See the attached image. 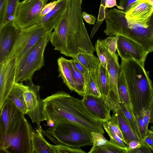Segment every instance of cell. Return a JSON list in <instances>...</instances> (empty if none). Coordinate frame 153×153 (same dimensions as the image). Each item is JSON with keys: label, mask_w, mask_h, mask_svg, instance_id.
I'll return each mask as SVG.
<instances>
[{"label": "cell", "mask_w": 153, "mask_h": 153, "mask_svg": "<svg viewBox=\"0 0 153 153\" xmlns=\"http://www.w3.org/2000/svg\"><path fill=\"white\" fill-rule=\"evenodd\" d=\"M83 0H68L60 20L49 35L54 49L72 58L80 53L93 54L95 48L83 21Z\"/></svg>", "instance_id": "6da1fadb"}, {"label": "cell", "mask_w": 153, "mask_h": 153, "mask_svg": "<svg viewBox=\"0 0 153 153\" xmlns=\"http://www.w3.org/2000/svg\"><path fill=\"white\" fill-rule=\"evenodd\" d=\"M43 112L47 121L55 124L66 119L76 123L91 132H105L103 122L96 120L86 110L82 100L76 98L63 91H59L42 100Z\"/></svg>", "instance_id": "7a4b0ae2"}, {"label": "cell", "mask_w": 153, "mask_h": 153, "mask_svg": "<svg viewBox=\"0 0 153 153\" xmlns=\"http://www.w3.org/2000/svg\"><path fill=\"white\" fill-rule=\"evenodd\" d=\"M106 27L104 33L109 36H122L140 45L149 53L153 52V13L146 22L127 20L125 13L118 9L105 11Z\"/></svg>", "instance_id": "3957f363"}, {"label": "cell", "mask_w": 153, "mask_h": 153, "mask_svg": "<svg viewBox=\"0 0 153 153\" xmlns=\"http://www.w3.org/2000/svg\"><path fill=\"white\" fill-rule=\"evenodd\" d=\"M120 70L124 74L135 116L146 109L153 94V85L149 72L135 59H121Z\"/></svg>", "instance_id": "277c9868"}, {"label": "cell", "mask_w": 153, "mask_h": 153, "mask_svg": "<svg viewBox=\"0 0 153 153\" xmlns=\"http://www.w3.org/2000/svg\"><path fill=\"white\" fill-rule=\"evenodd\" d=\"M43 133L53 142L73 148L93 146L91 131L76 123L63 119L56 123Z\"/></svg>", "instance_id": "5b68a950"}, {"label": "cell", "mask_w": 153, "mask_h": 153, "mask_svg": "<svg viewBox=\"0 0 153 153\" xmlns=\"http://www.w3.org/2000/svg\"><path fill=\"white\" fill-rule=\"evenodd\" d=\"M48 33L42 37L21 59L16 63L15 82L26 81L32 79L35 71L44 65V52L49 41Z\"/></svg>", "instance_id": "8992f818"}, {"label": "cell", "mask_w": 153, "mask_h": 153, "mask_svg": "<svg viewBox=\"0 0 153 153\" xmlns=\"http://www.w3.org/2000/svg\"><path fill=\"white\" fill-rule=\"evenodd\" d=\"M0 111V149L7 153L11 140L18 130L24 115L7 99Z\"/></svg>", "instance_id": "52a82bcc"}, {"label": "cell", "mask_w": 153, "mask_h": 153, "mask_svg": "<svg viewBox=\"0 0 153 153\" xmlns=\"http://www.w3.org/2000/svg\"><path fill=\"white\" fill-rule=\"evenodd\" d=\"M48 33H51L43 27L39 25L20 29L13 47L7 59L15 57L17 63L42 37Z\"/></svg>", "instance_id": "ba28073f"}, {"label": "cell", "mask_w": 153, "mask_h": 153, "mask_svg": "<svg viewBox=\"0 0 153 153\" xmlns=\"http://www.w3.org/2000/svg\"><path fill=\"white\" fill-rule=\"evenodd\" d=\"M105 47L106 68L109 77V90L108 95L105 100L109 108L113 111L120 108V100L117 90V82L120 71V65L118 62V54L116 53L113 54L111 53Z\"/></svg>", "instance_id": "9c48e42d"}, {"label": "cell", "mask_w": 153, "mask_h": 153, "mask_svg": "<svg viewBox=\"0 0 153 153\" xmlns=\"http://www.w3.org/2000/svg\"><path fill=\"white\" fill-rule=\"evenodd\" d=\"M48 0H24L20 2L14 21L20 29L32 25L39 18Z\"/></svg>", "instance_id": "30bf717a"}, {"label": "cell", "mask_w": 153, "mask_h": 153, "mask_svg": "<svg viewBox=\"0 0 153 153\" xmlns=\"http://www.w3.org/2000/svg\"><path fill=\"white\" fill-rule=\"evenodd\" d=\"M27 81L29 87L23 94L27 107L26 114L32 123H35L38 126L41 122L46 120L43 112L42 100L39 95L40 87L34 85L32 79Z\"/></svg>", "instance_id": "8fae6325"}, {"label": "cell", "mask_w": 153, "mask_h": 153, "mask_svg": "<svg viewBox=\"0 0 153 153\" xmlns=\"http://www.w3.org/2000/svg\"><path fill=\"white\" fill-rule=\"evenodd\" d=\"M33 128L25 117L17 131L10 142L7 153H32L31 134Z\"/></svg>", "instance_id": "7c38bea8"}, {"label": "cell", "mask_w": 153, "mask_h": 153, "mask_svg": "<svg viewBox=\"0 0 153 153\" xmlns=\"http://www.w3.org/2000/svg\"><path fill=\"white\" fill-rule=\"evenodd\" d=\"M117 36V51L121 59H133L143 65L149 53L140 45L126 37Z\"/></svg>", "instance_id": "4fadbf2b"}, {"label": "cell", "mask_w": 153, "mask_h": 153, "mask_svg": "<svg viewBox=\"0 0 153 153\" xmlns=\"http://www.w3.org/2000/svg\"><path fill=\"white\" fill-rule=\"evenodd\" d=\"M16 66L15 57L0 63V109L16 82Z\"/></svg>", "instance_id": "5bb4252c"}, {"label": "cell", "mask_w": 153, "mask_h": 153, "mask_svg": "<svg viewBox=\"0 0 153 153\" xmlns=\"http://www.w3.org/2000/svg\"><path fill=\"white\" fill-rule=\"evenodd\" d=\"M20 30L14 21L10 22L0 27V63L7 59Z\"/></svg>", "instance_id": "9a60e30c"}, {"label": "cell", "mask_w": 153, "mask_h": 153, "mask_svg": "<svg viewBox=\"0 0 153 153\" xmlns=\"http://www.w3.org/2000/svg\"><path fill=\"white\" fill-rule=\"evenodd\" d=\"M83 97L82 100L84 107L94 118L103 122L111 119V110L102 96L86 95Z\"/></svg>", "instance_id": "2e32d148"}, {"label": "cell", "mask_w": 153, "mask_h": 153, "mask_svg": "<svg viewBox=\"0 0 153 153\" xmlns=\"http://www.w3.org/2000/svg\"><path fill=\"white\" fill-rule=\"evenodd\" d=\"M67 1L68 0H59L51 11L45 16L39 18L32 26L40 25L49 32H52L61 18L66 8Z\"/></svg>", "instance_id": "e0dca14e"}, {"label": "cell", "mask_w": 153, "mask_h": 153, "mask_svg": "<svg viewBox=\"0 0 153 153\" xmlns=\"http://www.w3.org/2000/svg\"><path fill=\"white\" fill-rule=\"evenodd\" d=\"M42 131L40 125L32 131V153H59V144L54 145L49 143L44 138Z\"/></svg>", "instance_id": "ac0fdd59"}, {"label": "cell", "mask_w": 153, "mask_h": 153, "mask_svg": "<svg viewBox=\"0 0 153 153\" xmlns=\"http://www.w3.org/2000/svg\"><path fill=\"white\" fill-rule=\"evenodd\" d=\"M153 13V6L147 0H141L133 8L125 13L128 20L138 22H146Z\"/></svg>", "instance_id": "d6986e66"}, {"label": "cell", "mask_w": 153, "mask_h": 153, "mask_svg": "<svg viewBox=\"0 0 153 153\" xmlns=\"http://www.w3.org/2000/svg\"><path fill=\"white\" fill-rule=\"evenodd\" d=\"M113 112L111 118L117 123L123 136L124 142L126 145L132 140H142L132 129L120 108Z\"/></svg>", "instance_id": "ffe728a7"}, {"label": "cell", "mask_w": 153, "mask_h": 153, "mask_svg": "<svg viewBox=\"0 0 153 153\" xmlns=\"http://www.w3.org/2000/svg\"><path fill=\"white\" fill-rule=\"evenodd\" d=\"M28 87L22 82H15L7 98L11 101L24 115L26 114L27 110L23 94Z\"/></svg>", "instance_id": "44dd1931"}, {"label": "cell", "mask_w": 153, "mask_h": 153, "mask_svg": "<svg viewBox=\"0 0 153 153\" xmlns=\"http://www.w3.org/2000/svg\"><path fill=\"white\" fill-rule=\"evenodd\" d=\"M93 72L99 91L105 100L109 90V77L107 68L100 64L97 69Z\"/></svg>", "instance_id": "7402d4cb"}, {"label": "cell", "mask_w": 153, "mask_h": 153, "mask_svg": "<svg viewBox=\"0 0 153 153\" xmlns=\"http://www.w3.org/2000/svg\"><path fill=\"white\" fill-rule=\"evenodd\" d=\"M59 72V77L62 79L64 83L71 91H74V83L68 60L63 57L59 58L57 60Z\"/></svg>", "instance_id": "603a6c76"}, {"label": "cell", "mask_w": 153, "mask_h": 153, "mask_svg": "<svg viewBox=\"0 0 153 153\" xmlns=\"http://www.w3.org/2000/svg\"><path fill=\"white\" fill-rule=\"evenodd\" d=\"M74 83V91L81 96L84 94L85 79L84 75L75 67L71 60H68Z\"/></svg>", "instance_id": "cb8c5ba5"}, {"label": "cell", "mask_w": 153, "mask_h": 153, "mask_svg": "<svg viewBox=\"0 0 153 153\" xmlns=\"http://www.w3.org/2000/svg\"><path fill=\"white\" fill-rule=\"evenodd\" d=\"M117 90L120 100L123 101L132 112V106L124 76L120 70L118 77Z\"/></svg>", "instance_id": "d4e9b609"}, {"label": "cell", "mask_w": 153, "mask_h": 153, "mask_svg": "<svg viewBox=\"0 0 153 153\" xmlns=\"http://www.w3.org/2000/svg\"><path fill=\"white\" fill-rule=\"evenodd\" d=\"M88 71H95L100 64L99 58L94 54L80 53L75 57Z\"/></svg>", "instance_id": "484cf974"}, {"label": "cell", "mask_w": 153, "mask_h": 153, "mask_svg": "<svg viewBox=\"0 0 153 153\" xmlns=\"http://www.w3.org/2000/svg\"><path fill=\"white\" fill-rule=\"evenodd\" d=\"M19 2V0H7L3 18L0 22V27L14 21Z\"/></svg>", "instance_id": "4316f807"}, {"label": "cell", "mask_w": 153, "mask_h": 153, "mask_svg": "<svg viewBox=\"0 0 153 153\" xmlns=\"http://www.w3.org/2000/svg\"><path fill=\"white\" fill-rule=\"evenodd\" d=\"M84 75L85 79L84 96L86 95L97 97L101 96L96 83L93 72L88 71Z\"/></svg>", "instance_id": "83f0119b"}, {"label": "cell", "mask_w": 153, "mask_h": 153, "mask_svg": "<svg viewBox=\"0 0 153 153\" xmlns=\"http://www.w3.org/2000/svg\"><path fill=\"white\" fill-rule=\"evenodd\" d=\"M120 106L125 117L132 129L137 136L140 138V133L135 116L127 106L121 100H120Z\"/></svg>", "instance_id": "f1b7e54d"}, {"label": "cell", "mask_w": 153, "mask_h": 153, "mask_svg": "<svg viewBox=\"0 0 153 153\" xmlns=\"http://www.w3.org/2000/svg\"><path fill=\"white\" fill-rule=\"evenodd\" d=\"M127 149L120 147L110 142L98 147H92L89 153H128Z\"/></svg>", "instance_id": "f546056e"}, {"label": "cell", "mask_w": 153, "mask_h": 153, "mask_svg": "<svg viewBox=\"0 0 153 153\" xmlns=\"http://www.w3.org/2000/svg\"><path fill=\"white\" fill-rule=\"evenodd\" d=\"M95 51L100 64L105 68H107V59L106 55V47L102 40L98 39L95 45Z\"/></svg>", "instance_id": "4dcf8cb0"}, {"label": "cell", "mask_w": 153, "mask_h": 153, "mask_svg": "<svg viewBox=\"0 0 153 153\" xmlns=\"http://www.w3.org/2000/svg\"><path fill=\"white\" fill-rule=\"evenodd\" d=\"M91 134L92 137L94 147H98L102 146L110 143L106 139L103 134L97 132H91Z\"/></svg>", "instance_id": "1f68e13d"}, {"label": "cell", "mask_w": 153, "mask_h": 153, "mask_svg": "<svg viewBox=\"0 0 153 153\" xmlns=\"http://www.w3.org/2000/svg\"><path fill=\"white\" fill-rule=\"evenodd\" d=\"M103 128L109 135L110 138V142L111 143L120 147L127 149L125 143L119 137L108 128L105 127H103Z\"/></svg>", "instance_id": "d6a6232c"}, {"label": "cell", "mask_w": 153, "mask_h": 153, "mask_svg": "<svg viewBox=\"0 0 153 153\" xmlns=\"http://www.w3.org/2000/svg\"><path fill=\"white\" fill-rule=\"evenodd\" d=\"M103 127H105L117 135L124 141V139L117 123L111 118L103 123Z\"/></svg>", "instance_id": "836d02e7"}, {"label": "cell", "mask_w": 153, "mask_h": 153, "mask_svg": "<svg viewBox=\"0 0 153 153\" xmlns=\"http://www.w3.org/2000/svg\"><path fill=\"white\" fill-rule=\"evenodd\" d=\"M117 36H109L102 40L107 49L111 53L115 54L117 49Z\"/></svg>", "instance_id": "e575fe53"}, {"label": "cell", "mask_w": 153, "mask_h": 153, "mask_svg": "<svg viewBox=\"0 0 153 153\" xmlns=\"http://www.w3.org/2000/svg\"><path fill=\"white\" fill-rule=\"evenodd\" d=\"M141 0H120L118 9L126 13L136 5Z\"/></svg>", "instance_id": "d590c367"}, {"label": "cell", "mask_w": 153, "mask_h": 153, "mask_svg": "<svg viewBox=\"0 0 153 153\" xmlns=\"http://www.w3.org/2000/svg\"><path fill=\"white\" fill-rule=\"evenodd\" d=\"M139 130L140 138L142 140L146 136L148 130L144 123L141 113L135 116Z\"/></svg>", "instance_id": "8d00e7d4"}, {"label": "cell", "mask_w": 153, "mask_h": 153, "mask_svg": "<svg viewBox=\"0 0 153 153\" xmlns=\"http://www.w3.org/2000/svg\"><path fill=\"white\" fill-rule=\"evenodd\" d=\"M59 1V0H54L47 4L43 7L39 18L45 16L51 11L56 6Z\"/></svg>", "instance_id": "74e56055"}, {"label": "cell", "mask_w": 153, "mask_h": 153, "mask_svg": "<svg viewBox=\"0 0 153 153\" xmlns=\"http://www.w3.org/2000/svg\"><path fill=\"white\" fill-rule=\"evenodd\" d=\"M152 152L149 146L146 144L142 142L140 146L137 149L129 151L128 153H151Z\"/></svg>", "instance_id": "f35d334b"}, {"label": "cell", "mask_w": 153, "mask_h": 153, "mask_svg": "<svg viewBox=\"0 0 153 153\" xmlns=\"http://www.w3.org/2000/svg\"><path fill=\"white\" fill-rule=\"evenodd\" d=\"M71 59L76 68L84 75L88 71L84 65L75 57Z\"/></svg>", "instance_id": "ab89813d"}, {"label": "cell", "mask_w": 153, "mask_h": 153, "mask_svg": "<svg viewBox=\"0 0 153 153\" xmlns=\"http://www.w3.org/2000/svg\"><path fill=\"white\" fill-rule=\"evenodd\" d=\"M141 141H139L135 140H132L129 142L126 145L128 150V152L130 151L134 150L139 147L141 144Z\"/></svg>", "instance_id": "60d3db41"}, {"label": "cell", "mask_w": 153, "mask_h": 153, "mask_svg": "<svg viewBox=\"0 0 153 153\" xmlns=\"http://www.w3.org/2000/svg\"><path fill=\"white\" fill-rule=\"evenodd\" d=\"M82 15L83 19L87 23L90 25L94 24L96 20V18L94 16L88 14L85 12H82Z\"/></svg>", "instance_id": "b9f144b4"}, {"label": "cell", "mask_w": 153, "mask_h": 153, "mask_svg": "<svg viewBox=\"0 0 153 153\" xmlns=\"http://www.w3.org/2000/svg\"><path fill=\"white\" fill-rule=\"evenodd\" d=\"M7 0H0V22L4 16Z\"/></svg>", "instance_id": "7bdbcfd3"}, {"label": "cell", "mask_w": 153, "mask_h": 153, "mask_svg": "<svg viewBox=\"0 0 153 153\" xmlns=\"http://www.w3.org/2000/svg\"><path fill=\"white\" fill-rule=\"evenodd\" d=\"M150 111L149 123L153 124V94L151 101L148 106ZM150 130L153 131V125L151 126Z\"/></svg>", "instance_id": "ee69618b"}, {"label": "cell", "mask_w": 153, "mask_h": 153, "mask_svg": "<svg viewBox=\"0 0 153 153\" xmlns=\"http://www.w3.org/2000/svg\"><path fill=\"white\" fill-rule=\"evenodd\" d=\"M105 4L106 8L116 6L118 9L119 7V5L117 4L116 0H106L105 1Z\"/></svg>", "instance_id": "f6af8a7d"}, {"label": "cell", "mask_w": 153, "mask_h": 153, "mask_svg": "<svg viewBox=\"0 0 153 153\" xmlns=\"http://www.w3.org/2000/svg\"><path fill=\"white\" fill-rule=\"evenodd\" d=\"M147 133L149 134L152 137L153 139V143L152 146L150 147L151 150L153 152V131H152L150 129H148Z\"/></svg>", "instance_id": "bcb514c9"}, {"label": "cell", "mask_w": 153, "mask_h": 153, "mask_svg": "<svg viewBox=\"0 0 153 153\" xmlns=\"http://www.w3.org/2000/svg\"><path fill=\"white\" fill-rule=\"evenodd\" d=\"M147 0L153 6V0Z\"/></svg>", "instance_id": "7dc6e473"}, {"label": "cell", "mask_w": 153, "mask_h": 153, "mask_svg": "<svg viewBox=\"0 0 153 153\" xmlns=\"http://www.w3.org/2000/svg\"></svg>", "instance_id": "c3c4849f"}]
</instances>
